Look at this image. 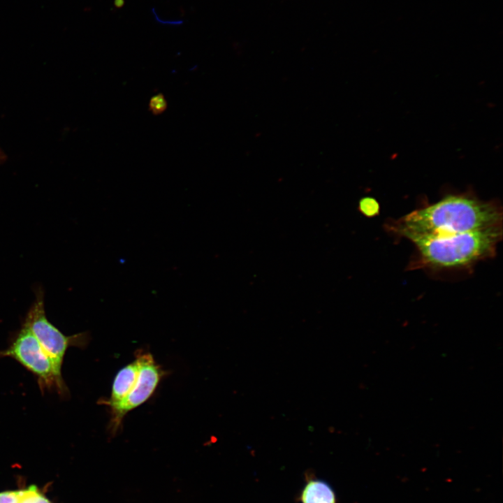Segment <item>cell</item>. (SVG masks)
Listing matches in <instances>:
<instances>
[{
  "instance_id": "1",
  "label": "cell",
  "mask_w": 503,
  "mask_h": 503,
  "mask_svg": "<svg viewBox=\"0 0 503 503\" xmlns=\"http://www.w3.org/2000/svg\"><path fill=\"white\" fill-rule=\"evenodd\" d=\"M502 210L497 201L479 199L471 191L446 195L388 224V229L409 240L502 226Z\"/></svg>"
},
{
  "instance_id": "2",
  "label": "cell",
  "mask_w": 503,
  "mask_h": 503,
  "mask_svg": "<svg viewBox=\"0 0 503 503\" xmlns=\"http://www.w3.org/2000/svg\"><path fill=\"white\" fill-rule=\"evenodd\" d=\"M502 226L446 235L414 238V268L458 269L495 255ZM413 268V269H414Z\"/></svg>"
},
{
  "instance_id": "3",
  "label": "cell",
  "mask_w": 503,
  "mask_h": 503,
  "mask_svg": "<svg viewBox=\"0 0 503 503\" xmlns=\"http://www.w3.org/2000/svg\"><path fill=\"white\" fill-rule=\"evenodd\" d=\"M15 360L36 378L41 392L55 391L61 398L69 395L62 377L61 369L57 367L39 342L24 324L12 337L8 347L0 350V358Z\"/></svg>"
},
{
  "instance_id": "4",
  "label": "cell",
  "mask_w": 503,
  "mask_h": 503,
  "mask_svg": "<svg viewBox=\"0 0 503 503\" xmlns=\"http://www.w3.org/2000/svg\"><path fill=\"white\" fill-rule=\"evenodd\" d=\"M44 298L43 290L38 288L36 291L35 300L22 324L30 330L55 365L61 369L68 348L75 347L84 349L87 346L90 337L87 332L73 335L62 333L47 318Z\"/></svg>"
},
{
  "instance_id": "5",
  "label": "cell",
  "mask_w": 503,
  "mask_h": 503,
  "mask_svg": "<svg viewBox=\"0 0 503 503\" xmlns=\"http://www.w3.org/2000/svg\"><path fill=\"white\" fill-rule=\"evenodd\" d=\"M140 360L137 384L132 393L118 406L110 411L107 430L114 436L122 427L125 416L147 402L154 393L160 381L167 372L154 360L152 354L143 350L136 352Z\"/></svg>"
},
{
  "instance_id": "6",
  "label": "cell",
  "mask_w": 503,
  "mask_h": 503,
  "mask_svg": "<svg viewBox=\"0 0 503 503\" xmlns=\"http://www.w3.org/2000/svg\"><path fill=\"white\" fill-rule=\"evenodd\" d=\"M136 358L120 369L115 375L108 398H101L98 403L105 405L109 409L121 404L134 390L139 377L140 360L135 353Z\"/></svg>"
},
{
  "instance_id": "7",
  "label": "cell",
  "mask_w": 503,
  "mask_h": 503,
  "mask_svg": "<svg viewBox=\"0 0 503 503\" xmlns=\"http://www.w3.org/2000/svg\"><path fill=\"white\" fill-rule=\"evenodd\" d=\"M302 503H335V495L330 486L320 480H311L301 493Z\"/></svg>"
},
{
  "instance_id": "8",
  "label": "cell",
  "mask_w": 503,
  "mask_h": 503,
  "mask_svg": "<svg viewBox=\"0 0 503 503\" xmlns=\"http://www.w3.org/2000/svg\"><path fill=\"white\" fill-rule=\"evenodd\" d=\"M19 503H51L41 495L36 488L31 486L28 489L20 492Z\"/></svg>"
},
{
  "instance_id": "9",
  "label": "cell",
  "mask_w": 503,
  "mask_h": 503,
  "mask_svg": "<svg viewBox=\"0 0 503 503\" xmlns=\"http://www.w3.org/2000/svg\"><path fill=\"white\" fill-rule=\"evenodd\" d=\"M148 106L149 110L153 115H159L167 109L168 103L164 95L159 93L150 99Z\"/></svg>"
},
{
  "instance_id": "10",
  "label": "cell",
  "mask_w": 503,
  "mask_h": 503,
  "mask_svg": "<svg viewBox=\"0 0 503 503\" xmlns=\"http://www.w3.org/2000/svg\"><path fill=\"white\" fill-rule=\"evenodd\" d=\"M360 209L366 216L372 217L379 213V205L375 199L367 197L360 201Z\"/></svg>"
},
{
  "instance_id": "11",
  "label": "cell",
  "mask_w": 503,
  "mask_h": 503,
  "mask_svg": "<svg viewBox=\"0 0 503 503\" xmlns=\"http://www.w3.org/2000/svg\"><path fill=\"white\" fill-rule=\"evenodd\" d=\"M20 495L19 491L0 493V503H19Z\"/></svg>"
},
{
  "instance_id": "12",
  "label": "cell",
  "mask_w": 503,
  "mask_h": 503,
  "mask_svg": "<svg viewBox=\"0 0 503 503\" xmlns=\"http://www.w3.org/2000/svg\"><path fill=\"white\" fill-rule=\"evenodd\" d=\"M114 5L116 8H120L124 5V0H115Z\"/></svg>"
}]
</instances>
